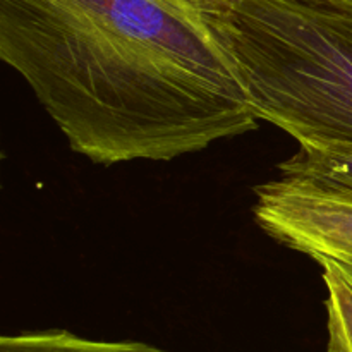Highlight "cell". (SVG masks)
Masks as SVG:
<instances>
[{"label":"cell","mask_w":352,"mask_h":352,"mask_svg":"<svg viewBox=\"0 0 352 352\" xmlns=\"http://www.w3.org/2000/svg\"><path fill=\"white\" fill-rule=\"evenodd\" d=\"M0 58L93 164L170 162L260 127L196 0H0Z\"/></svg>","instance_id":"1"},{"label":"cell","mask_w":352,"mask_h":352,"mask_svg":"<svg viewBox=\"0 0 352 352\" xmlns=\"http://www.w3.org/2000/svg\"><path fill=\"white\" fill-rule=\"evenodd\" d=\"M342 263H344V261H342ZM347 265V267H349V270H351V275H352V265H349V263H346Z\"/></svg>","instance_id":"8"},{"label":"cell","mask_w":352,"mask_h":352,"mask_svg":"<svg viewBox=\"0 0 352 352\" xmlns=\"http://www.w3.org/2000/svg\"><path fill=\"white\" fill-rule=\"evenodd\" d=\"M0 352H170L138 340H91L67 330L3 336Z\"/></svg>","instance_id":"5"},{"label":"cell","mask_w":352,"mask_h":352,"mask_svg":"<svg viewBox=\"0 0 352 352\" xmlns=\"http://www.w3.org/2000/svg\"><path fill=\"white\" fill-rule=\"evenodd\" d=\"M346 268L351 275V270L347 265ZM327 352H352V308L340 318V322L337 323V327L333 329L329 340V351Z\"/></svg>","instance_id":"6"},{"label":"cell","mask_w":352,"mask_h":352,"mask_svg":"<svg viewBox=\"0 0 352 352\" xmlns=\"http://www.w3.org/2000/svg\"><path fill=\"white\" fill-rule=\"evenodd\" d=\"M254 220L284 246L313 260L352 265V195L301 177L254 188Z\"/></svg>","instance_id":"3"},{"label":"cell","mask_w":352,"mask_h":352,"mask_svg":"<svg viewBox=\"0 0 352 352\" xmlns=\"http://www.w3.org/2000/svg\"><path fill=\"white\" fill-rule=\"evenodd\" d=\"M258 119L352 144V0H196Z\"/></svg>","instance_id":"2"},{"label":"cell","mask_w":352,"mask_h":352,"mask_svg":"<svg viewBox=\"0 0 352 352\" xmlns=\"http://www.w3.org/2000/svg\"><path fill=\"white\" fill-rule=\"evenodd\" d=\"M291 158L278 165L280 175L301 177L352 195V144L299 140Z\"/></svg>","instance_id":"4"},{"label":"cell","mask_w":352,"mask_h":352,"mask_svg":"<svg viewBox=\"0 0 352 352\" xmlns=\"http://www.w3.org/2000/svg\"><path fill=\"white\" fill-rule=\"evenodd\" d=\"M301 2H309V3H333V2H342V0H301Z\"/></svg>","instance_id":"7"}]
</instances>
